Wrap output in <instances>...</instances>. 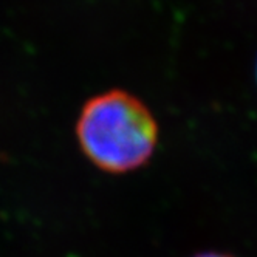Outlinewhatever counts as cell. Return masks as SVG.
Here are the masks:
<instances>
[{
	"label": "cell",
	"mask_w": 257,
	"mask_h": 257,
	"mask_svg": "<svg viewBox=\"0 0 257 257\" xmlns=\"http://www.w3.org/2000/svg\"><path fill=\"white\" fill-rule=\"evenodd\" d=\"M82 152L107 174L141 168L158 143V124L151 110L124 90H110L87 101L76 122Z\"/></svg>",
	"instance_id": "cell-1"
},
{
	"label": "cell",
	"mask_w": 257,
	"mask_h": 257,
	"mask_svg": "<svg viewBox=\"0 0 257 257\" xmlns=\"http://www.w3.org/2000/svg\"><path fill=\"white\" fill-rule=\"evenodd\" d=\"M194 257H232L229 254H225V252H215V251H209V252H200V254H195Z\"/></svg>",
	"instance_id": "cell-2"
}]
</instances>
